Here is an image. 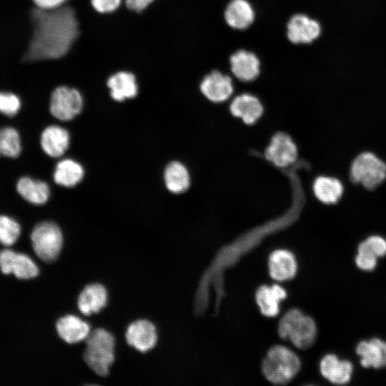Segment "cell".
<instances>
[{"mask_svg": "<svg viewBox=\"0 0 386 386\" xmlns=\"http://www.w3.org/2000/svg\"><path fill=\"white\" fill-rule=\"evenodd\" d=\"M287 297V292L278 284L262 285L256 292L255 297L261 312L267 317H275L279 313V302Z\"/></svg>", "mask_w": 386, "mask_h": 386, "instance_id": "24", "label": "cell"}, {"mask_svg": "<svg viewBox=\"0 0 386 386\" xmlns=\"http://www.w3.org/2000/svg\"><path fill=\"white\" fill-rule=\"evenodd\" d=\"M199 88L208 100L215 103L227 100L234 89L230 76L219 71H212L205 76Z\"/></svg>", "mask_w": 386, "mask_h": 386, "instance_id": "14", "label": "cell"}, {"mask_svg": "<svg viewBox=\"0 0 386 386\" xmlns=\"http://www.w3.org/2000/svg\"><path fill=\"white\" fill-rule=\"evenodd\" d=\"M32 247L36 254L46 262L56 259L63 244L60 228L52 222H42L36 224L31 234Z\"/></svg>", "mask_w": 386, "mask_h": 386, "instance_id": "6", "label": "cell"}, {"mask_svg": "<svg viewBox=\"0 0 386 386\" xmlns=\"http://www.w3.org/2000/svg\"><path fill=\"white\" fill-rule=\"evenodd\" d=\"M107 86L111 96L117 102L134 98L138 93L135 76L127 71H119L111 76L107 80Z\"/></svg>", "mask_w": 386, "mask_h": 386, "instance_id": "23", "label": "cell"}, {"mask_svg": "<svg viewBox=\"0 0 386 386\" xmlns=\"http://www.w3.org/2000/svg\"><path fill=\"white\" fill-rule=\"evenodd\" d=\"M0 269L5 274H14L21 279H29L39 274V268L28 255L10 249L0 252Z\"/></svg>", "mask_w": 386, "mask_h": 386, "instance_id": "8", "label": "cell"}, {"mask_svg": "<svg viewBox=\"0 0 386 386\" xmlns=\"http://www.w3.org/2000/svg\"><path fill=\"white\" fill-rule=\"evenodd\" d=\"M154 0H125L127 6L133 11L140 12L145 9Z\"/></svg>", "mask_w": 386, "mask_h": 386, "instance_id": "35", "label": "cell"}, {"mask_svg": "<svg viewBox=\"0 0 386 386\" xmlns=\"http://www.w3.org/2000/svg\"><path fill=\"white\" fill-rule=\"evenodd\" d=\"M36 8L41 9H54L62 6L67 0H32Z\"/></svg>", "mask_w": 386, "mask_h": 386, "instance_id": "34", "label": "cell"}, {"mask_svg": "<svg viewBox=\"0 0 386 386\" xmlns=\"http://www.w3.org/2000/svg\"><path fill=\"white\" fill-rule=\"evenodd\" d=\"M86 344L84 352L85 362L98 375H108L114 360V336L104 329L97 328L90 331L86 338Z\"/></svg>", "mask_w": 386, "mask_h": 386, "instance_id": "2", "label": "cell"}, {"mask_svg": "<svg viewBox=\"0 0 386 386\" xmlns=\"http://www.w3.org/2000/svg\"><path fill=\"white\" fill-rule=\"evenodd\" d=\"M229 63L232 74L242 81H252L259 74V59L255 54L249 51H237L231 55Z\"/></svg>", "mask_w": 386, "mask_h": 386, "instance_id": "16", "label": "cell"}, {"mask_svg": "<svg viewBox=\"0 0 386 386\" xmlns=\"http://www.w3.org/2000/svg\"><path fill=\"white\" fill-rule=\"evenodd\" d=\"M312 189L318 202L325 205H333L342 199L345 184L337 177L321 174L315 178Z\"/></svg>", "mask_w": 386, "mask_h": 386, "instance_id": "12", "label": "cell"}, {"mask_svg": "<svg viewBox=\"0 0 386 386\" xmlns=\"http://www.w3.org/2000/svg\"><path fill=\"white\" fill-rule=\"evenodd\" d=\"M21 226L14 219L0 215V243L4 246H11L19 239Z\"/></svg>", "mask_w": 386, "mask_h": 386, "instance_id": "29", "label": "cell"}, {"mask_svg": "<svg viewBox=\"0 0 386 386\" xmlns=\"http://www.w3.org/2000/svg\"><path fill=\"white\" fill-rule=\"evenodd\" d=\"M16 190L26 201L36 205L45 204L50 195L49 187L45 182L29 177L18 180Z\"/></svg>", "mask_w": 386, "mask_h": 386, "instance_id": "25", "label": "cell"}, {"mask_svg": "<svg viewBox=\"0 0 386 386\" xmlns=\"http://www.w3.org/2000/svg\"><path fill=\"white\" fill-rule=\"evenodd\" d=\"M82 107V96L76 89L61 86L56 88L51 94L50 112L59 120L72 119L81 112Z\"/></svg>", "mask_w": 386, "mask_h": 386, "instance_id": "7", "label": "cell"}, {"mask_svg": "<svg viewBox=\"0 0 386 386\" xmlns=\"http://www.w3.org/2000/svg\"><path fill=\"white\" fill-rule=\"evenodd\" d=\"M107 302V292L100 284L86 286L78 297V307L85 315L99 312Z\"/></svg>", "mask_w": 386, "mask_h": 386, "instance_id": "22", "label": "cell"}, {"mask_svg": "<svg viewBox=\"0 0 386 386\" xmlns=\"http://www.w3.org/2000/svg\"><path fill=\"white\" fill-rule=\"evenodd\" d=\"M33 34L23 56L26 62L56 59L64 56L79 34V24L71 7L32 10Z\"/></svg>", "mask_w": 386, "mask_h": 386, "instance_id": "1", "label": "cell"}, {"mask_svg": "<svg viewBox=\"0 0 386 386\" xmlns=\"http://www.w3.org/2000/svg\"><path fill=\"white\" fill-rule=\"evenodd\" d=\"M378 258L365 252L357 250L355 263L358 269L365 272L373 271L377 265Z\"/></svg>", "mask_w": 386, "mask_h": 386, "instance_id": "32", "label": "cell"}, {"mask_svg": "<svg viewBox=\"0 0 386 386\" xmlns=\"http://www.w3.org/2000/svg\"><path fill=\"white\" fill-rule=\"evenodd\" d=\"M278 333L281 338H289L299 349L307 350L315 342L317 327L315 320L297 309L289 310L280 320Z\"/></svg>", "mask_w": 386, "mask_h": 386, "instance_id": "5", "label": "cell"}, {"mask_svg": "<svg viewBox=\"0 0 386 386\" xmlns=\"http://www.w3.org/2000/svg\"><path fill=\"white\" fill-rule=\"evenodd\" d=\"M229 109L233 116L241 118L247 124L254 123L263 113L260 101L249 94L237 96L232 100Z\"/></svg>", "mask_w": 386, "mask_h": 386, "instance_id": "20", "label": "cell"}, {"mask_svg": "<svg viewBox=\"0 0 386 386\" xmlns=\"http://www.w3.org/2000/svg\"><path fill=\"white\" fill-rule=\"evenodd\" d=\"M83 176L84 169L79 163L71 159H64L56 164L54 180L59 185L71 187L77 184Z\"/></svg>", "mask_w": 386, "mask_h": 386, "instance_id": "26", "label": "cell"}, {"mask_svg": "<svg viewBox=\"0 0 386 386\" xmlns=\"http://www.w3.org/2000/svg\"><path fill=\"white\" fill-rule=\"evenodd\" d=\"M122 0H91L93 8L100 13H109L116 10Z\"/></svg>", "mask_w": 386, "mask_h": 386, "instance_id": "33", "label": "cell"}, {"mask_svg": "<svg viewBox=\"0 0 386 386\" xmlns=\"http://www.w3.org/2000/svg\"><path fill=\"white\" fill-rule=\"evenodd\" d=\"M224 20L231 28L238 30L247 29L254 20V11L247 0H232L227 6Z\"/></svg>", "mask_w": 386, "mask_h": 386, "instance_id": "17", "label": "cell"}, {"mask_svg": "<svg viewBox=\"0 0 386 386\" xmlns=\"http://www.w3.org/2000/svg\"><path fill=\"white\" fill-rule=\"evenodd\" d=\"M355 353L364 368L382 369L386 367V341L380 338L360 341L355 347Z\"/></svg>", "mask_w": 386, "mask_h": 386, "instance_id": "13", "label": "cell"}, {"mask_svg": "<svg viewBox=\"0 0 386 386\" xmlns=\"http://www.w3.org/2000/svg\"><path fill=\"white\" fill-rule=\"evenodd\" d=\"M321 34L319 22L302 14L293 15L287 24V36L295 44H310Z\"/></svg>", "mask_w": 386, "mask_h": 386, "instance_id": "10", "label": "cell"}, {"mask_svg": "<svg viewBox=\"0 0 386 386\" xmlns=\"http://www.w3.org/2000/svg\"><path fill=\"white\" fill-rule=\"evenodd\" d=\"M297 148L291 137L283 132L273 136L265 151V157L278 167H288L297 161Z\"/></svg>", "mask_w": 386, "mask_h": 386, "instance_id": "9", "label": "cell"}, {"mask_svg": "<svg viewBox=\"0 0 386 386\" xmlns=\"http://www.w3.org/2000/svg\"><path fill=\"white\" fill-rule=\"evenodd\" d=\"M357 247L369 252L377 258L386 255V238L378 233H372L361 240Z\"/></svg>", "mask_w": 386, "mask_h": 386, "instance_id": "30", "label": "cell"}, {"mask_svg": "<svg viewBox=\"0 0 386 386\" xmlns=\"http://www.w3.org/2000/svg\"><path fill=\"white\" fill-rule=\"evenodd\" d=\"M21 151V139L17 130L9 127L0 129V155L16 158Z\"/></svg>", "mask_w": 386, "mask_h": 386, "instance_id": "28", "label": "cell"}, {"mask_svg": "<svg viewBox=\"0 0 386 386\" xmlns=\"http://www.w3.org/2000/svg\"><path fill=\"white\" fill-rule=\"evenodd\" d=\"M69 134L59 126H49L44 129L41 135V146L49 157H59L66 151L69 145Z\"/></svg>", "mask_w": 386, "mask_h": 386, "instance_id": "19", "label": "cell"}, {"mask_svg": "<svg viewBox=\"0 0 386 386\" xmlns=\"http://www.w3.org/2000/svg\"><path fill=\"white\" fill-rule=\"evenodd\" d=\"M125 337L130 346L142 352L152 349L157 341L155 326L146 320L132 322L128 327Z\"/></svg>", "mask_w": 386, "mask_h": 386, "instance_id": "15", "label": "cell"}, {"mask_svg": "<svg viewBox=\"0 0 386 386\" xmlns=\"http://www.w3.org/2000/svg\"><path fill=\"white\" fill-rule=\"evenodd\" d=\"M299 357L288 348L275 345L262 361V370L267 380L275 385L289 383L300 369Z\"/></svg>", "mask_w": 386, "mask_h": 386, "instance_id": "4", "label": "cell"}, {"mask_svg": "<svg viewBox=\"0 0 386 386\" xmlns=\"http://www.w3.org/2000/svg\"><path fill=\"white\" fill-rule=\"evenodd\" d=\"M21 108V100L14 93L0 91V112L7 117L16 115Z\"/></svg>", "mask_w": 386, "mask_h": 386, "instance_id": "31", "label": "cell"}, {"mask_svg": "<svg viewBox=\"0 0 386 386\" xmlns=\"http://www.w3.org/2000/svg\"><path fill=\"white\" fill-rule=\"evenodd\" d=\"M320 371L322 377L330 382L344 385L351 381L354 367L347 360L340 359L335 354H327L320 362Z\"/></svg>", "mask_w": 386, "mask_h": 386, "instance_id": "11", "label": "cell"}, {"mask_svg": "<svg viewBox=\"0 0 386 386\" xmlns=\"http://www.w3.org/2000/svg\"><path fill=\"white\" fill-rule=\"evenodd\" d=\"M164 178L167 188L174 194L185 192L190 184L189 172L179 162L168 164L164 170Z\"/></svg>", "mask_w": 386, "mask_h": 386, "instance_id": "27", "label": "cell"}, {"mask_svg": "<svg viewBox=\"0 0 386 386\" xmlns=\"http://www.w3.org/2000/svg\"><path fill=\"white\" fill-rule=\"evenodd\" d=\"M56 327L59 337L69 344L86 340L90 332L89 325L72 315L59 318L56 322Z\"/></svg>", "mask_w": 386, "mask_h": 386, "instance_id": "21", "label": "cell"}, {"mask_svg": "<svg viewBox=\"0 0 386 386\" xmlns=\"http://www.w3.org/2000/svg\"><path fill=\"white\" fill-rule=\"evenodd\" d=\"M268 265L270 276L278 281L290 279L297 272L295 256L286 249H277L271 253Z\"/></svg>", "mask_w": 386, "mask_h": 386, "instance_id": "18", "label": "cell"}, {"mask_svg": "<svg viewBox=\"0 0 386 386\" xmlns=\"http://www.w3.org/2000/svg\"><path fill=\"white\" fill-rule=\"evenodd\" d=\"M349 179L367 190H374L386 179V162L372 151H362L350 163Z\"/></svg>", "mask_w": 386, "mask_h": 386, "instance_id": "3", "label": "cell"}]
</instances>
